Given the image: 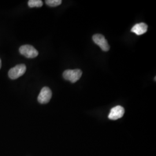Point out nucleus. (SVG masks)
I'll return each instance as SVG.
<instances>
[{"mask_svg":"<svg viewBox=\"0 0 156 156\" xmlns=\"http://www.w3.org/2000/svg\"><path fill=\"white\" fill-rule=\"evenodd\" d=\"M82 75V71L79 69H76L66 70L63 73L62 76L65 80H68L71 83H75L81 78Z\"/></svg>","mask_w":156,"mask_h":156,"instance_id":"obj_1","label":"nucleus"},{"mask_svg":"<svg viewBox=\"0 0 156 156\" xmlns=\"http://www.w3.org/2000/svg\"><path fill=\"white\" fill-rule=\"evenodd\" d=\"M19 52L26 57L28 58H33L38 55V51L31 45H24L19 48Z\"/></svg>","mask_w":156,"mask_h":156,"instance_id":"obj_2","label":"nucleus"},{"mask_svg":"<svg viewBox=\"0 0 156 156\" xmlns=\"http://www.w3.org/2000/svg\"><path fill=\"white\" fill-rule=\"evenodd\" d=\"M26 71V66L24 64H19L12 68L8 72V76L11 79H16L22 76Z\"/></svg>","mask_w":156,"mask_h":156,"instance_id":"obj_3","label":"nucleus"},{"mask_svg":"<svg viewBox=\"0 0 156 156\" xmlns=\"http://www.w3.org/2000/svg\"><path fill=\"white\" fill-rule=\"evenodd\" d=\"M93 40L94 43L98 45L103 51H108L109 50L110 46L104 35L99 34H95L93 36Z\"/></svg>","mask_w":156,"mask_h":156,"instance_id":"obj_4","label":"nucleus"},{"mask_svg":"<svg viewBox=\"0 0 156 156\" xmlns=\"http://www.w3.org/2000/svg\"><path fill=\"white\" fill-rule=\"evenodd\" d=\"M52 97V92L48 87H43L38 97V101L40 104H45L48 103Z\"/></svg>","mask_w":156,"mask_h":156,"instance_id":"obj_5","label":"nucleus"},{"mask_svg":"<svg viewBox=\"0 0 156 156\" xmlns=\"http://www.w3.org/2000/svg\"><path fill=\"white\" fill-rule=\"evenodd\" d=\"M124 114V109L122 106L118 105L111 109L108 116L109 119L115 120L123 117Z\"/></svg>","mask_w":156,"mask_h":156,"instance_id":"obj_6","label":"nucleus"},{"mask_svg":"<svg viewBox=\"0 0 156 156\" xmlns=\"http://www.w3.org/2000/svg\"><path fill=\"white\" fill-rule=\"evenodd\" d=\"M147 27V25L146 23H140L135 24L131 29V31L137 35H140L146 33Z\"/></svg>","mask_w":156,"mask_h":156,"instance_id":"obj_7","label":"nucleus"},{"mask_svg":"<svg viewBox=\"0 0 156 156\" xmlns=\"http://www.w3.org/2000/svg\"><path fill=\"white\" fill-rule=\"evenodd\" d=\"M28 5L30 8H40L43 5V2L41 0H30L28 1Z\"/></svg>","mask_w":156,"mask_h":156,"instance_id":"obj_8","label":"nucleus"},{"mask_svg":"<svg viewBox=\"0 0 156 156\" xmlns=\"http://www.w3.org/2000/svg\"><path fill=\"white\" fill-rule=\"evenodd\" d=\"M46 4L51 7H55L60 5L62 4V0H46Z\"/></svg>","mask_w":156,"mask_h":156,"instance_id":"obj_9","label":"nucleus"},{"mask_svg":"<svg viewBox=\"0 0 156 156\" xmlns=\"http://www.w3.org/2000/svg\"><path fill=\"white\" fill-rule=\"evenodd\" d=\"M1 60L0 59V69H1Z\"/></svg>","mask_w":156,"mask_h":156,"instance_id":"obj_10","label":"nucleus"}]
</instances>
